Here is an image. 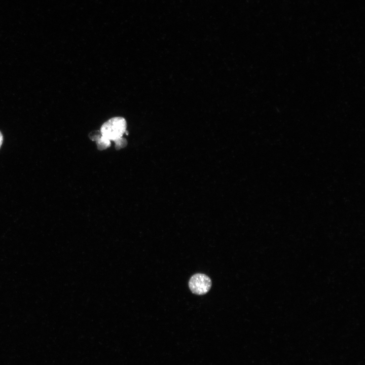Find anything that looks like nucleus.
I'll list each match as a JSON object with an SVG mask.
<instances>
[{
  "label": "nucleus",
  "instance_id": "nucleus-1",
  "mask_svg": "<svg viewBox=\"0 0 365 365\" xmlns=\"http://www.w3.org/2000/svg\"><path fill=\"white\" fill-rule=\"evenodd\" d=\"M126 120L122 117H116L110 119L102 125L100 132L102 136L111 141H115L122 137L126 132Z\"/></svg>",
  "mask_w": 365,
  "mask_h": 365
},
{
  "label": "nucleus",
  "instance_id": "nucleus-2",
  "mask_svg": "<svg viewBox=\"0 0 365 365\" xmlns=\"http://www.w3.org/2000/svg\"><path fill=\"white\" fill-rule=\"evenodd\" d=\"M189 286L193 294L203 295L210 290L211 286V281L206 275L197 273L193 275L190 279Z\"/></svg>",
  "mask_w": 365,
  "mask_h": 365
},
{
  "label": "nucleus",
  "instance_id": "nucleus-3",
  "mask_svg": "<svg viewBox=\"0 0 365 365\" xmlns=\"http://www.w3.org/2000/svg\"><path fill=\"white\" fill-rule=\"evenodd\" d=\"M98 150H103L111 145V140L107 138L101 136L96 141Z\"/></svg>",
  "mask_w": 365,
  "mask_h": 365
},
{
  "label": "nucleus",
  "instance_id": "nucleus-4",
  "mask_svg": "<svg viewBox=\"0 0 365 365\" xmlns=\"http://www.w3.org/2000/svg\"><path fill=\"white\" fill-rule=\"evenodd\" d=\"M114 141L115 142L116 148L117 149L123 148L127 144V140L123 137H121Z\"/></svg>",
  "mask_w": 365,
  "mask_h": 365
},
{
  "label": "nucleus",
  "instance_id": "nucleus-5",
  "mask_svg": "<svg viewBox=\"0 0 365 365\" xmlns=\"http://www.w3.org/2000/svg\"><path fill=\"white\" fill-rule=\"evenodd\" d=\"M3 135L1 133V132L0 131V148L3 143Z\"/></svg>",
  "mask_w": 365,
  "mask_h": 365
}]
</instances>
